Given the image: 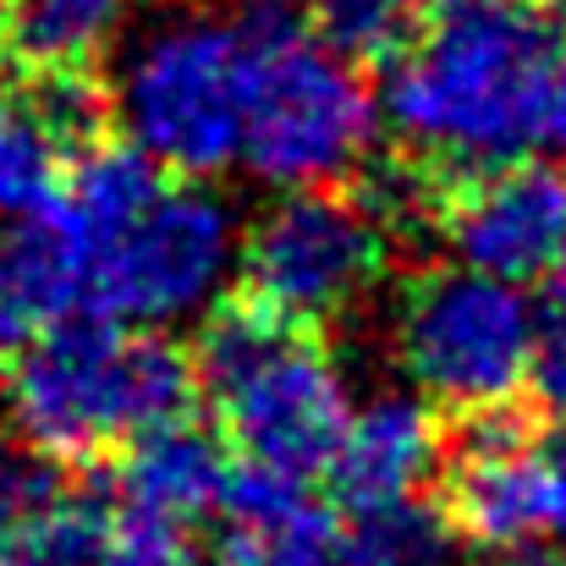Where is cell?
Instances as JSON below:
<instances>
[{
  "label": "cell",
  "instance_id": "ac0fdd59",
  "mask_svg": "<svg viewBox=\"0 0 566 566\" xmlns=\"http://www.w3.org/2000/svg\"><path fill=\"white\" fill-rule=\"evenodd\" d=\"M61 171H66V160L33 127L22 94H11L0 83V214L28 220V214L50 209L61 192Z\"/></svg>",
  "mask_w": 566,
  "mask_h": 566
},
{
  "label": "cell",
  "instance_id": "3957f363",
  "mask_svg": "<svg viewBox=\"0 0 566 566\" xmlns=\"http://www.w3.org/2000/svg\"><path fill=\"white\" fill-rule=\"evenodd\" d=\"M0 390L28 451L50 462H99L182 418L198 379L192 358L166 331L61 314L11 342Z\"/></svg>",
  "mask_w": 566,
  "mask_h": 566
},
{
  "label": "cell",
  "instance_id": "2e32d148",
  "mask_svg": "<svg viewBox=\"0 0 566 566\" xmlns=\"http://www.w3.org/2000/svg\"><path fill=\"white\" fill-rule=\"evenodd\" d=\"M0 566H116L111 562V506L55 490L0 545Z\"/></svg>",
  "mask_w": 566,
  "mask_h": 566
},
{
  "label": "cell",
  "instance_id": "d4e9b609",
  "mask_svg": "<svg viewBox=\"0 0 566 566\" xmlns=\"http://www.w3.org/2000/svg\"><path fill=\"white\" fill-rule=\"evenodd\" d=\"M0 347H6V308H0Z\"/></svg>",
  "mask_w": 566,
  "mask_h": 566
},
{
  "label": "cell",
  "instance_id": "e0dca14e",
  "mask_svg": "<svg viewBox=\"0 0 566 566\" xmlns=\"http://www.w3.org/2000/svg\"><path fill=\"white\" fill-rule=\"evenodd\" d=\"M429 0H303L308 33L353 66H385L418 33Z\"/></svg>",
  "mask_w": 566,
  "mask_h": 566
},
{
  "label": "cell",
  "instance_id": "ffe728a7",
  "mask_svg": "<svg viewBox=\"0 0 566 566\" xmlns=\"http://www.w3.org/2000/svg\"><path fill=\"white\" fill-rule=\"evenodd\" d=\"M528 385L539 396V407L566 423V314L539 319V342H534V364H528Z\"/></svg>",
  "mask_w": 566,
  "mask_h": 566
},
{
  "label": "cell",
  "instance_id": "4fadbf2b",
  "mask_svg": "<svg viewBox=\"0 0 566 566\" xmlns=\"http://www.w3.org/2000/svg\"><path fill=\"white\" fill-rule=\"evenodd\" d=\"M226 473H231L226 440L182 412V418L138 434L133 446H122V506H138V512H155V517L192 528L198 517H214Z\"/></svg>",
  "mask_w": 566,
  "mask_h": 566
},
{
  "label": "cell",
  "instance_id": "5bb4252c",
  "mask_svg": "<svg viewBox=\"0 0 566 566\" xmlns=\"http://www.w3.org/2000/svg\"><path fill=\"white\" fill-rule=\"evenodd\" d=\"M133 0H0V44L28 72L94 66L127 33Z\"/></svg>",
  "mask_w": 566,
  "mask_h": 566
},
{
  "label": "cell",
  "instance_id": "9a60e30c",
  "mask_svg": "<svg viewBox=\"0 0 566 566\" xmlns=\"http://www.w3.org/2000/svg\"><path fill=\"white\" fill-rule=\"evenodd\" d=\"M457 528L446 506L423 495H396L347 506V523L336 528V566H457Z\"/></svg>",
  "mask_w": 566,
  "mask_h": 566
},
{
  "label": "cell",
  "instance_id": "cb8c5ba5",
  "mask_svg": "<svg viewBox=\"0 0 566 566\" xmlns=\"http://www.w3.org/2000/svg\"><path fill=\"white\" fill-rule=\"evenodd\" d=\"M551 275H556V303H562V314H566V237H562V253H556Z\"/></svg>",
  "mask_w": 566,
  "mask_h": 566
},
{
  "label": "cell",
  "instance_id": "9c48e42d",
  "mask_svg": "<svg viewBox=\"0 0 566 566\" xmlns=\"http://www.w3.org/2000/svg\"><path fill=\"white\" fill-rule=\"evenodd\" d=\"M446 479V517L462 545L506 556L523 545H566V423L539 429L528 412H462Z\"/></svg>",
  "mask_w": 566,
  "mask_h": 566
},
{
  "label": "cell",
  "instance_id": "7c38bea8",
  "mask_svg": "<svg viewBox=\"0 0 566 566\" xmlns=\"http://www.w3.org/2000/svg\"><path fill=\"white\" fill-rule=\"evenodd\" d=\"M214 512L226 517V566H336V523L297 479L231 462Z\"/></svg>",
  "mask_w": 566,
  "mask_h": 566
},
{
  "label": "cell",
  "instance_id": "52a82bcc",
  "mask_svg": "<svg viewBox=\"0 0 566 566\" xmlns=\"http://www.w3.org/2000/svg\"><path fill=\"white\" fill-rule=\"evenodd\" d=\"M539 319L517 281L440 264L396 303V364L423 401L451 412L501 407L528 385Z\"/></svg>",
  "mask_w": 566,
  "mask_h": 566
},
{
  "label": "cell",
  "instance_id": "d6986e66",
  "mask_svg": "<svg viewBox=\"0 0 566 566\" xmlns=\"http://www.w3.org/2000/svg\"><path fill=\"white\" fill-rule=\"evenodd\" d=\"M61 490L50 457L28 451V457H0V545Z\"/></svg>",
  "mask_w": 566,
  "mask_h": 566
},
{
  "label": "cell",
  "instance_id": "ba28073f",
  "mask_svg": "<svg viewBox=\"0 0 566 566\" xmlns=\"http://www.w3.org/2000/svg\"><path fill=\"white\" fill-rule=\"evenodd\" d=\"M390 264V220L369 192L292 188L281 192L237 248L242 297L319 331L347 319Z\"/></svg>",
  "mask_w": 566,
  "mask_h": 566
},
{
  "label": "cell",
  "instance_id": "7a4b0ae2",
  "mask_svg": "<svg viewBox=\"0 0 566 566\" xmlns=\"http://www.w3.org/2000/svg\"><path fill=\"white\" fill-rule=\"evenodd\" d=\"M556 61L539 0H429L407 50L385 61L379 122L446 177L512 160L534 144Z\"/></svg>",
  "mask_w": 566,
  "mask_h": 566
},
{
  "label": "cell",
  "instance_id": "7402d4cb",
  "mask_svg": "<svg viewBox=\"0 0 566 566\" xmlns=\"http://www.w3.org/2000/svg\"><path fill=\"white\" fill-rule=\"evenodd\" d=\"M534 144L556 149L566 160V50H562V61H556V72H551V83H545L539 122H534Z\"/></svg>",
  "mask_w": 566,
  "mask_h": 566
},
{
  "label": "cell",
  "instance_id": "277c9868",
  "mask_svg": "<svg viewBox=\"0 0 566 566\" xmlns=\"http://www.w3.org/2000/svg\"><path fill=\"white\" fill-rule=\"evenodd\" d=\"M192 379L237 462L297 484L325 479L353 390L314 331L259 308L253 297L214 303L198 325Z\"/></svg>",
  "mask_w": 566,
  "mask_h": 566
},
{
  "label": "cell",
  "instance_id": "5b68a950",
  "mask_svg": "<svg viewBox=\"0 0 566 566\" xmlns=\"http://www.w3.org/2000/svg\"><path fill=\"white\" fill-rule=\"evenodd\" d=\"M253 44L220 11L144 22L116 66L111 116L122 138L171 177H214L237 160Z\"/></svg>",
  "mask_w": 566,
  "mask_h": 566
},
{
  "label": "cell",
  "instance_id": "8fae6325",
  "mask_svg": "<svg viewBox=\"0 0 566 566\" xmlns=\"http://www.w3.org/2000/svg\"><path fill=\"white\" fill-rule=\"evenodd\" d=\"M440 418L418 396H375L347 412V429L331 451V484L347 506L418 495L440 468Z\"/></svg>",
  "mask_w": 566,
  "mask_h": 566
},
{
  "label": "cell",
  "instance_id": "8992f818",
  "mask_svg": "<svg viewBox=\"0 0 566 566\" xmlns=\"http://www.w3.org/2000/svg\"><path fill=\"white\" fill-rule=\"evenodd\" d=\"M379 99L364 66L325 50L308 28L253 44L237 160L275 192L342 188L379 144Z\"/></svg>",
  "mask_w": 566,
  "mask_h": 566
},
{
  "label": "cell",
  "instance_id": "484cf974",
  "mask_svg": "<svg viewBox=\"0 0 566 566\" xmlns=\"http://www.w3.org/2000/svg\"><path fill=\"white\" fill-rule=\"evenodd\" d=\"M539 6H566V0H539Z\"/></svg>",
  "mask_w": 566,
  "mask_h": 566
},
{
  "label": "cell",
  "instance_id": "44dd1931",
  "mask_svg": "<svg viewBox=\"0 0 566 566\" xmlns=\"http://www.w3.org/2000/svg\"><path fill=\"white\" fill-rule=\"evenodd\" d=\"M220 17L248 44H264V39H281V33L303 28V0H220Z\"/></svg>",
  "mask_w": 566,
  "mask_h": 566
},
{
  "label": "cell",
  "instance_id": "603a6c76",
  "mask_svg": "<svg viewBox=\"0 0 566 566\" xmlns=\"http://www.w3.org/2000/svg\"><path fill=\"white\" fill-rule=\"evenodd\" d=\"M501 566H566L562 545H523V551H506Z\"/></svg>",
  "mask_w": 566,
  "mask_h": 566
},
{
  "label": "cell",
  "instance_id": "6da1fadb",
  "mask_svg": "<svg viewBox=\"0 0 566 566\" xmlns=\"http://www.w3.org/2000/svg\"><path fill=\"white\" fill-rule=\"evenodd\" d=\"M55 220L77 253L83 314L171 331L237 281L242 226L203 177H171L127 138H94L61 171Z\"/></svg>",
  "mask_w": 566,
  "mask_h": 566
},
{
  "label": "cell",
  "instance_id": "30bf717a",
  "mask_svg": "<svg viewBox=\"0 0 566 566\" xmlns=\"http://www.w3.org/2000/svg\"><path fill=\"white\" fill-rule=\"evenodd\" d=\"M434 203V231L451 248V264L501 275V281H545L566 237V171L551 160H495L457 171Z\"/></svg>",
  "mask_w": 566,
  "mask_h": 566
}]
</instances>
